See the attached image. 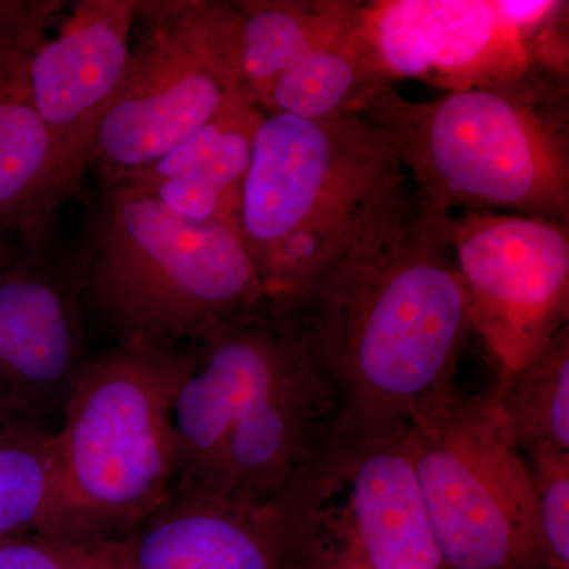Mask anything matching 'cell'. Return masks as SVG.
<instances>
[{
  "mask_svg": "<svg viewBox=\"0 0 569 569\" xmlns=\"http://www.w3.org/2000/svg\"><path fill=\"white\" fill-rule=\"evenodd\" d=\"M451 216L411 186L293 307L339 397L337 429L408 422L456 387L473 329Z\"/></svg>",
  "mask_w": 569,
  "mask_h": 569,
  "instance_id": "cell-1",
  "label": "cell"
},
{
  "mask_svg": "<svg viewBox=\"0 0 569 569\" xmlns=\"http://www.w3.org/2000/svg\"><path fill=\"white\" fill-rule=\"evenodd\" d=\"M568 100V80L533 69L425 102L385 86L356 114L388 134L433 208L569 223Z\"/></svg>",
  "mask_w": 569,
  "mask_h": 569,
  "instance_id": "cell-2",
  "label": "cell"
},
{
  "mask_svg": "<svg viewBox=\"0 0 569 569\" xmlns=\"http://www.w3.org/2000/svg\"><path fill=\"white\" fill-rule=\"evenodd\" d=\"M411 192L392 141L361 114H264L239 230L271 305L295 307Z\"/></svg>",
  "mask_w": 569,
  "mask_h": 569,
  "instance_id": "cell-3",
  "label": "cell"
},
{
  "mask_svg": "<svg viewBox=\"0 0 569 569\" xmlns=\"http://www.w3.org/2000/svg\"><path fill=\"white\" fill-rule=\"evenodd\" d=\"M80 272L118 346L182 350L268 302L238 224L189 222L119 183H104Z\"/></svg>",
  "mask_w": 569,
  "mask_h": 569,
  "instance_id": "cell-4",
  "label": "cell"
},
{
  "mask_svg": "<svg viewBox=\"0 0 569 569\" xmlns=\"http://www.w3.org/2000/svg\"><path fill=\"white\" fill-rule=\"evenodd\" d=\"M182 350L89 356L56 426L58 489L44 537L122 541L179 486L171 402Z\"/></svg>",
  "mask_w": 569,
  "mask_h": 569,
  "instance_id": "cell-5",
  "label": "cell"
},
{
  "mask_svg": "<svg viewBox=\"0 0 569 569\" xmlns=\"http://www.w3.org/2000/svg\"><path fill=\"white\" fill-rule=\"evenodd\" d=\"M408 443L445 569H548L529 463L488 392L449 389Z\"/></svg>",
  "mask_w": 569,
  "mask_h": 569,
  "instance_id": "cell-6",
  "label": "cell"
},
{
  "mask_svg": "<svg viewBox=\"0 0 569 569\" xmlns=\"http://www.w3.org/2000/svg\"><path fill=\"white\" fill-rule=\"evenodd\" d=\"M133 32L89 157L104 182L156 162L244 91L234 2L138 0Z\"/></svg>",
  "mask_w": 569,
  "mask_h": 569,
  "instance_id": "cell-7",
  "label": "cell"
},
{
  "mask_svg": "<svg viewBox=\"0 0 569 569\" xmlns=\"http://www.w3.org/2000/svg\"><path fill=\"white\" fill-rule=\"evenodd\" d=\"M283 503L301 526L309 563L445 569L411 458L408 422L337 429Z\"/></svg>",
  "mask_w": 569,
  "mask_h": 569,
  "instance_id": "cell-8",
  "label": "cell"
},
{
  "mask_svg": "<svg viewBox=\"0 0 569 569\" xmlns=\"http://www.w3.org/2000/svg\"><path fill=\"white\" fill-rule=\"evenodd\" d=\"M448 242L473 335L498 370L515 372L568 326L569 223L460 211Z\"/></svg>",
  "mask_w": 569,
  "mask_h": 569,
  "instance_id": "cell-9",
  "label": "cell"
},
{
  "mask_svg": "<svg viewBox=\"0 0 569 569\" xmlns=\"http://www.w3.org/2000/svg\"><path fill=\"white\" fill-rule=\"evenodd\" d=\"M302 346L305 336L293 307L266 302L213 326L183 347L171 402L178 488L211 489L234 427Z\"/></svg>",
  "mask_w": 569,
  "mask_h": 569,
  "instance_id": "cell-10",
  "label": "cell"
},
{
  "mask_svg": "<svg viewBox=\"0 0 569 569\" xmlns=\"http://www.w3.org/2000/svg\"><path fill=\"white\" fill-rule=\"evenodd\" d=\"M359 26L383 86L418 80L458 92L533 70L526 37L501 17L496 0H369Z\"/></svg>",
  "mask_w": 569,
  "mask_h": 569,
  "instance_id": "cell-11",
  "label": "cell"
},
{
  "mask_svg": "<svg viewBox=\"0 0 569 569\" xmlns=\"http://www.w3.org/2000/svg\"><path fill=\"white\" fill-rule=\"evenodd\" d=\"M137 10L138 0H80L33 51L29 84L67 198L80 189L97 130L121 86Z\"/></svg>",
  "mask_w": 569,
  "mask_h": 569,
  "instance_id": "cell-12",
  "label": "cell"
},
{
  "mask_svg": "<svg viewBox=\"0 0 569 569\" xmlns=\"http://www.w3.org/2000/svg\"><path fill=\"white\" fill-rule=\"evenodd\" d=\"M81 299L80 271L36 260L0 269V418L51 429L61 421L89 359Z\"/></svg>",
  "mask_w": 569,
  "mask_h": 569,
  "instance_id": "cell-13",
  "label": "cell"
},
{
  "mask_svg": "<svg viewBox=\"0 0 569 569\" xmlns=\"http://www.w3.org/2000/svg\"><path fill=\"white\" fill-rule=\"evenodd\" d=\"M339 419L336 389L305 342L234 427L208 492L283 503L331 443Z\"/></svg>",
  "mask_w": 569,
  "mask_h": 569,
  "instance_id": "cell-14",
  "label": "cell"
},
{
  "mask_svg": "<svg viewBox=\"0 0 569 569\" xmlns=\"http://www.w3.org/2000/svg\"><path fill=\"white\" fill-rule=\"evenodd\" d=\"M123 542L126 569H307L287 503L252 505L178 488Z\"/></svg>",
  "mask_w": 569,
  "mask_h": 569,
  "instance_id": "cell-15",
  "label": "cell"
},
{
  "mask_svg": "<svg viewBox=\"0 0 569 569\" xmlns=\"http://www.w3.org/2000/svg\"><path fill=\"white\" fill-rule=\"evenodd\" d=\"M58 0H20L0 21V231L37 247L69 198L50 133L33 103L29 66L62 10Z\"/></svg>",
  "mask_w": 569,
  "mask_h": 569,
  "instance_id": "cell-16",
  "label": "cell"
},
{
  "mask_svg": "<svg viewBox=\"0 0 569 569\" xmlns=\"http://www.w3.org/2000/svg\"><path fill=\"white\" fill-rule=\"evenodd\" d=\"M264 114L246 91L238 92L156 162L104 183L151 194L189 222L239 227L242 190Z\"/></svg>",
  "mask_w": 569,
  "mask_h": 569,
  "instance_id": "cell-17",
  "label": "cell"
},
{
  "mask_svg": "<svg viewBox=\"0 0 569 569\" xmlns=\"http://www.w3.org/2000/svg\"><path fill=\"white\" fill-rule=\"evenodd\" d=\"M242 86L258 107L307 52L358 20L359 0H239Z\"/></svg>",
  "mask_w": 569,
  "mask_h": 569,
  "instance_id": "cell-18",
  "label": "cell"
},
{
  "mask_svg": "<svg viewBox=\"0 0 569 569\" xmlns=\"http://www.w3.org/2000/svg\"><path fill=\"white\" fill-rule=\"evenodd\" d=\"M359 17L346 31L318 44L284 71L261 110L326 121L355 114L370 93L385 88L370 62Z\"/></svg>",
  "mask_w": 569,
  "mask_h": 569,
  "instance_id": "cell-19",
  "label": "cell"
},
{
  "mask_svg": "<svg viewBox=\"0 0 569 569\" xmlns=\"http://www.w3.org/2000/svg\"><path fill=\"white\" fill-rule=\"evenodd\" d=\"M488 395L523 458L569 455V325Z\"/></svg>",
  "mask_w": 569,
  "mask_h": 569,
  "instance_id": "cell-20",
  "label": "cell"
},
{
  "mask_svg": "<svg viewBox=\"0 0 569 569\" xmlns=\"http://www.w3.org/2000/svg\"><path fill=\"white\" fill-rule=\"evenodd\" d=\"M56 489V429L0 418V539L43 535Z\"/></svg>",
  "mask_w": 569,
  "mask_h": 569,
  "instance_id": "cell-21",
  "label": "cell"
},
{
  "mask_svg": "<svg viewBox=\"0 0 569 569\" xmlns=\"http://www.w3.org/2000/svg\"><path fill=\"white\" fill-rule=\"evenodd\" d=\"M0 569H126L122 541H71L44 535L0 539Z\"/></svg>",
  "mask_w": 569,
  "mask_h": 569,
  "instance_id": "cell-22",
  "label": "cell"
},
{
  "mask_svg": "<svg viewBox=\"0 0 569 569\" xmlns=\"http://www.w3.org/2000/svg\"><path fill=\"white\" fill-rule=\"evenodd\" d=\"M526 460L546 567L569 569V455L545 452Z\"/></svg>",
  "mask_w": 569,
  "mask_h": 569,
  "instance_id": "cell-23",
  "label": "cell"
},
{
  "mask_svg": "<svg viewBox=\"0 0 569 569\" xmlns=\"http://www.w3.org/2000/svg\"><path fill=\"white\" fill-rule=\"evenodd\" d=\"M307 569H351L343 567V565L335 563V561H326V560H313L310 561L309 567Z\"/></svg>",
  "mask_w": 569,
  "mask_h": 569,
  "instance_id": "cell-24",
  "label": "cell"
},
{
  "mask_svg": "<svg viewBox=\"0 0 569 569\" xmlns=\"http://www.w3.org/2000/svg\"><path fill=\"white\" fill-rule=\"evenodd\" d=\"M20 0H0V21L6 20L7 17L17 9Z\"/></svg>",
  "mask_w": 569,
  "mask_h": 569,
  "instance_id": "cell-25",
  "label": "cell"
}]
</instances>
